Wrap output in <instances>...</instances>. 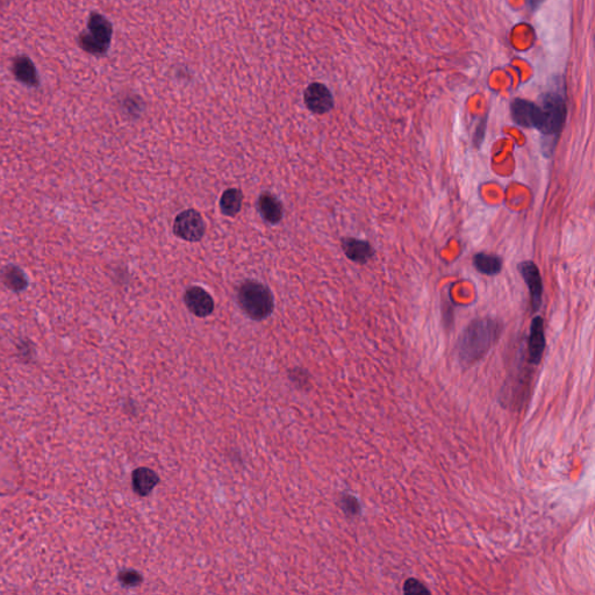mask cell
<instances>
[{"mask_svg": "<svg viewBox=\"0 0 595 595\" xmlns=\"http://www.w3.org/2000/svg\"><path fill=\"white\" fill-rule=\"evenodd\" d=\"M519 271L523 279H525L527 286H528L532 309H534V311H537L541 306L542 292H543V285H542L540 271L532 262L521 263L519 265Z\"/></svg>", "mask_w": 595, "mask_h": 595, "instance_id": "10", "label": "cell"}, {"mask_svg": "<svg viewBox=\"0 0 595 595\" xmlns=\"http://www.w3.org/2000/svg\"><path fill=\"white\" fill-rule=\"evenodd\" d=\"M512 118L516 124L527 128H537L540 106L525 99H515L510 105Z\"/></svg>", "mask_w": 595, "mask_h": 595, "instance_id": "8", "label": "cell"}, {"mask_svg": "<svg viewBox=\"0 0 595 595\" xmlns=\"http://www.w3.org/2000/svg\"><path fill=\"white\" fill-rule=\"evenodd\" d=\"M485 124H479L477 131L474 133V144L476 146H479L484 140Z\"/></svg>", "mask_w": 595, "mask_h": 595, "instance_id": "21", "label": "cell"}, {"mask_svg": "<svg viewBox=\"0 0 595 595\" xmlns=\"http://www.w3.org/2000/svg\"><path fill=\"white\" fill-rule=\"evenodd\" d=\"M503 327L492 318H481L471 322L459 338L457 351L463 364H473L493 347Z\"/></svg>", "mask_w": 595, "mask_h": 595, "instance_id": "1", "label": "cell"}, {"mask_svg": "<svg viewBox=\"0 0 595 595\" xmlns=\"http://www.w3.org/2000/svg\"><path fill=\"white\" fill-rule=\"evenodd\" d=\"M567 118V105L559 93H547L540 106V122L537 129L545 135H557L563 128Z\"/></svg>", "mask_w": 595, "mask_h": 595, "instance_id": "4", "label": "cell"}, {"mask_svg": "<svg viewBox=\"0 0 595 595\" xmlns=\"http://www.w3.org/2000/svg\"><path fill=\"white\" fill-rule=\"evenodd\" d=\"M257 207L262 218L271 225H276L283 219V205L278 200L277 197L269 192H264L259 195Z\"/></svg>", "mask_w": 595, "mask_h": 595, "instance_id": "13", "label": "cell"}, {"mask_svg": "<svg viewBox=\"0 0 595 595\" xmlns=\"http://www.w3.org/2000/svg\"><path fill=\"white\" fill-rule=\"evenodd\" d=\"M545 349V323L541 316H536L530 326L528 338L529 360L534 365L541 363Z\"/></svg>", "mask_w": 595, "mask_h": 595, "instance_id": "11", "label": "cell"}, {"mask_svg": "<svg viewBox=\"0 0 595 595\" xmlns=\"http://www.w3.org/2000/svg\"><path fill=\"white\" fill-rule=\"evenodd\" d=\"M113 36V26L100 13L92 12L87 20V31L78 36V45L85 53L102 56L109 50Z\"/></svg>", "mask_w": 595, "mask_h": 595, "instance_id": "3", "label": "cell"}, {"mask_svg": "<svg viewBox=\"0 0 595 595\" xmlns=\"http://www.w3.org/2000/svg\"><path fill=\"white\" fill-rule=\"evenodd\" d=\"M237 304L243 312L255 321H262L272 314L274 299L270 289L257 280L247 279L237 289Z\"/></svg>", "mask_w": 595, "mask_h": 595, "instance_id": "2", "label": "cell"}, {"mask_svg": "<svg viewBox=\"0 0 595 595\" xmlns=\"http://www.w3.org/2000/svg\"><path fill=\"white\" fill-rule=\"evenodd\" d=\"M340 506L348 515H357L360 512V505L358 500L353 495H343L340 500Z\"/></svg>", "mask_w": 595, "mask_h": 595, "instance_id": "18", "label": "cell"}, {"mask_svg": "<svg viewBox=\"0 0 595 595\" xmlns=\"http://www.w3.org/2000/svg\"><path fill=\"white\" fill-rule=\"evenodd\" d=\"M172 230L179 239L188 242H199L206 232V223L199 212L190 208L176 217Z\"/></svg>", "mask_w": 595, "mask_h": 595, "instance_id": "5", "label": "cell"}, {"mask_svg": "<svg viewBox=\"0 0 595 595\" xmlns=\"http://www.w3.org/2000/svg\"><path fill=\"white\" fill-rule=\"evenodd\" d=\"M11 69H12L14 78L23 85L28 87L40 86L38 69L34 62L27 55H18L13 58Z\"/></svg>", "mask_w": 595, "mask_h": 595, "instance_id": "9", "label": "cell"}, {"mask_svg": "<svg viewBox=\"0 0 595 595\" xmlns=\"http://www.w3.org/2000/svg\"><path fill=\"white\" fill-rule=\"evenodd\" d=\"M342 249L349 259L360 264H364L373 257L372 247L362 240L345 237L342 240Z\"/></svg>", "mask_w": 595, "mask_h": 595, "instance_id": "14", "label": "cell"}, {"mask_svg": "<svg viewBox=\"0 0 595 595\" xmlns=\"http://www.w3.org/2000/svg\"><path fill=\"white\" fill-rule=\"evenodd\" d=\"M243 193L240 188H228L220 199V210L226 217H235L242 208Z\"/></svg>", "mask_w": 595, "mask_h": 595, "instance_id": "16", "label": "cell"}, {"mask_svg": "<svg viewBox=\"0 0 595 595\" xmlns=\"http://www.w3.org/2000/svg\"><path fill=\"white\" fill-rule=\"evenodd\" d=\"M540 1H541V0H532V4L534 6H536L537 4H540Z\"/></svg>", "mask_w": 595, "mask_h": 595, "instance_id": "22", "label": "cell"}, {"mask_svg": "<svg viewBox=\"0 0 595 595\" xmlns=\"http://www.w3.org/2000/svg\"><path fill=\"white\" fill-rule=\"evenodd\" d=\"M159 483V474L153 471L151 468H136L133 472V476H132V485H133L134 492L140 497L149 495Z\"/></svg>", "mask_w": 595, "mask_h": 595, "instance_id": "12", "label": "cell"}, {"mask_svg": "<svg viewBox=\"0 0 595 595\" xmlns=\"http://www.w3.org/2000/svg\"><path fill=\"white\" fill-rule=\"evenodd\" d=\"M473 264L479 272L487 276L498 274L503 269L501 258L488 254H478L474 256Z\"/></svg>", "mask_w": 595, "mask_h": 595, "instance_id": "17", "label": "cell"}, {"mask_svg": "<svg viewBox=\"0 0 595 595\" xmlns=\"http://www.w3.org/2000/svg\"><path fill=\"white\" fill-rule=\"evenodd\" d=\"M305 105L316 114H326L334 107V98L327 86L321 83H313L304 93Z\"/></svg>", "mask_w": 595, "mask_h": 595, "instance_id": "6", "label": "cell"}, {"mask_svg": "<svg viewBox=\"0 0 595 595\" xmlns=\"http://www.w3.org/2000/svg\"><path fill=\"white\" fill-rule=\"evenodd\" d=\"M184 303L198 318H206L214 311L213 298L200 286L188 287L184 294Z\"/></svg>", "mask_w": 595, "mask_h": 595, "instance_id": "7", "label": "cell"}, {"mask_svg": "<svg viewBox=\"0 0 595 595\" xmlns=\"http://www.w3.org/2000/svg\"><path fill=\"white\" fill-rule=\"evenodd\" d=\"M119 581L127 587H135L144 581L140 573L134 570H124L119 573Z\"/></svg>", "mask_w": 595, "mask_h": 595, "instance_id": "19", "label": "cell"}, {"mask_svg": "<svg viewBox=\"0 0 595 595\" xmlns=\"http://www.w3.org/2000/svg\"><path fill=\"white\" fill-rule=\"evenodd\" d=\"M0 282L13 292H21L28 286L25 272L14 264H7L0 269Z\"/></svg>", "mask_w": 595, "mask_h": 595, "instance_id": "15", "label": "cell"}, {"mask_svg": "<svg viewBox=\"0 0 595 595\" xmlns=\"http://www.w3.org/2000/svg\"><path fill=\"white\" fill-rule=\"evenodd\" d=\"M404 594H429V589L424 587V584H421L417 579L409 578L406 580L404 585Z\"/></svg>", "mask_w": 595, "mask_h": 595, "instance_id": "20", "label": "cell"}]
</instances>
